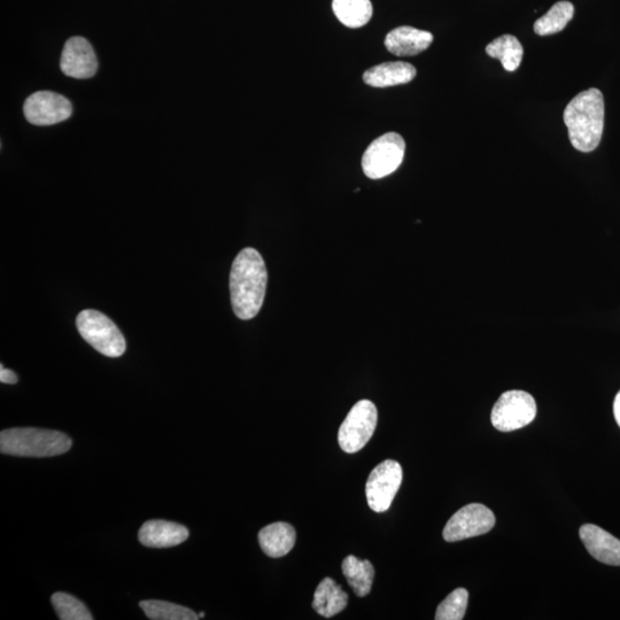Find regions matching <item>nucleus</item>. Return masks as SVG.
Returning a JSON list of instances; mask_svg holds the SVG:
<instances>
[{
  "instance_id": "obj_24",
  "label": "nucleus",
  "mask_w": 620,
  "mask_h": 620,
  "mask_svg": "<svg viewBox=\"0 0 620 620\" xmlns=\"http://www.w3.org/2000/svg\"><path fill=\"white\" fill-rule=\"evenodd\" d=\"M469 593L467 589L457 588L439 604L437 620H461L468 608Z\"/></svg>"
},
{
  "instance_id": "obj_10",
  "label": "nucleus",
  "mask_w": 620,
  "mask_h": 620,
  "mask_svg": "<svg viewBox=\"0 0 620 620\" xmlns=\"http://www.w3.org/2000/svg\"><path fill=\"white\" fill-rule=\"evenodd\" d=\"M72 104L64 96L51 91L34 93L26 100L23 112L35 126H52L71 118Z\"/></svg>"
},
{
  "instance_id": "obj_16",
  "label": "nucleus",
  "mask_w": 620,
  "mask_h": 620,
  "mask_svg": "<svg viewBox=\"0 0 620 620\" xmlns=\"http://www.w3.org/2000/svg\"><path fill=\"white\" fill-rule=\"evenodd\" d=\"M297 533L289 523L277 522L269 524L259 533L261 549L273 558L288 555L296 545Z\"/></svg>"
},
{
  "instance_id": "obj_11",
  "label": "nucleus",
  "mask_w": 620,
  "mask_h": 620,
  "mask_svg": "<svg viewBox=\"0 0 620 620\" xmlns=\"http://www.w3.org/2000/svg\"><path fill=\"white\" fill-rule=\"evenodd\" d=\"M60 67L62 73L73 79H90L98 68L97 57L91 44L82 37H73L65 44Z\"/></svg>"
},
{
  "instance_id": "obj_5",
  "label": "nucleus",
  "mask_w": 620,
  "mask_h": 620,
  "mask_svg": "<svg viewBox=\"0 0 620 620\" xmlns=\"http://www.w3.org/2000/svg\"><path fill=\"white\" fill-rule=\"evenodd\" d=\"M405 139L397 133H387L372 142L362 158L363 173L371 180H381L397 170L405 157Z\"/></svg>"
},
{
  "instance_id": "obj_21",
  "label": "nucleus",
  "mask_w": 620,
  "mask_h": 620,
  "mask_svg": "<svg viewBox=\"0 0 620 620\" xmlns=\"http://www.w3.org/2000/svg\"><path fill=\"white\" fill-rule=\"evenodd\" d=\"M575 14V6L570 2H558L544 17L534 23V33L540 36H548L560 33Z\"/></svg>"
},
{
  "instance_id": "obj_17",
  "label": "nucleus",
  "mask_w": 620,
  "mask_h": 620,
  "mask_svg": "<svg viewBox=\"0 0 620 620\" xmlns=\"http://www.w3.org/2000/svg\"><path fill=\"white\" fill-rule=\"evenodd\" d=\"M347 603L348 595L343 591V588L337 585L335 580L325 578L316 588L312 607L317 614L331 618L345 610Z\"/></svg>"
},
{
  "instance_id": "obj_13",
  "label": "nucleus",
  "mask_w": 620,
  "mask_h": 620,
  "mask_svg": "<svg viewBox=\"0 0 620 620\" xmlns=\"http://www.w3.org/2000/svg\"><path fill=\"white\" fill-rule=\"evenodd\" d=\"M433 35L429 31L403 26L385 37V48L398 57H412L430 48Z\"/></svg>"
},
{
  "instance_id": "obj_3",
  "label": "nucleus",
  "mask_w": 620,
  "mask_h": 620,
  "mask_svg": "<svg viewBox=\"0 0 620 620\" xmlns=\"http://www.w3.org/2000/svg\"><path fill=\"white\" fill-rule=\"evenodd\" d=\"M72 448L67 434L35 428H15L0 433V452L20 457H52Z\"/></svg>"
},
{
  "instance_id": "obj_20",
  "label": "nucleus",
  "mask_w": 620,
  "mask_h": 620,
  "mask_svg": "<svg viewBox=\"0 0 620 620\" xmlns=\"http://www.w3.org/2000/svg\"><path fill=\"white\" fill-rule=\"evenodd\" d=\"M488 56L499 59L507 72H515L521 66L524 50L521 42L513 35H503L487 45Z\"/></svg>"
},
{
  "instance_id": "obj_18",
  "label": "nucleus",
  "mask_w": 620,
  "mask_h": 620,
  "mask_svg": "<svg viewBox=\"0 0 620 620\" xmlns=\"http://www.w3.org/2000/svg\"><path fill=\"white\" fill-rule=\"evenodd\" d=\"M343 573L359 598H364L370 593L374 584L375 569L368 560H359L353 555L347 556L343 562Z\"/></svg>"
},
{
  "instance_id": "obj_19",
  "label": "nucleus",
  "mask_w": 620,
  "mask_h": 620,
  "mask_svg": "<svg viewBox=\"0 0 620 620\" xmlns=\"http://www.w3.org/2000/svg\"><path fill=\"white\" fill-rule=\"evenodd\" d=\"M332 10L338 20L348 28L366 26L374 13L370 0H333Z\"/></svg>"
},
{
  "instance_id": "obj_25",
  "label": "nucleus",
  "mask_w": 620,
  "mask_h": 620,
  "mask_svg": "<svg viewBox=\"0 0 620 620\" xmlns=\"http://www.w3.org/2000/svg\"><path fill=\"white\" fill-rule=\"evenodd\" d=\"M0 382L4 384L14 385L18 383V376L10 369L0 367Z\"/></svg>"
},
{
  "instance_id": "obj_6",
  "label": "nucleus",
  "mask_w": 620,
  "mask_h": 620,
  "mask_svg": "<svg viewBox=\"0 0 620 620\" xmlns=\"http://www.w3.org/2000/svg\"><path fill=\"white\" fill-rule=\"evenodd\" d=\"M377 421L378 412L374 402L361 400L355 403L339 429L338 441L341 449L348 454L360 452L374 436Z\"/></svg>"
},
{
  "instance_id": "obj_12",
  "label": "nucleus",
  "mask_w": 620,
  "mask_h": 620,
  "mask_svg": "<svg viewBox=\"0 0 620 620\" xmlns=\"http://www.w3.org/2000/svg\"><path fill=\"white\" fill-rule=\"evenodd\" d=\"M579 536L595 560L620 567V540L593 524L581 526Z\"/></svg>"
},
{
  "instance_id": "obj_26",
  "label": "nucleus",
  "mask_w": 620,
  "mask_h": 620,
  "mask_svg": "<svg viewBox=\"0 0 620 620\" xmlns=\"http://www.w3.org/2000/svg\"><path fill=\"white\" fill-rule=\"evenodd\" d=\"M614 414H615L616 421L620 428V391L616 395V398L614 401Z\"/></svg>"
},
{
  "instance_id": "obj_23",
  "label": "nucleus",
  "mask_w": 620,
  "mask_h": 620,
  "mask_svg": "<svg viewBox=\"0 0 620 620\" xmlns=\"http://www.w3.org/2000/svg\"><path fill=\"white\" fill-rule=\"evenodd\" d=\"M52 604L61 620H92L93 617L85 604L67 593H56Z\"/></svg>"
},
{
  "instance_id": "obj_15",
  "label": "nucleus",
  "mask_w": 620,
  "mask_h": 620,
  "mask_svg": "<svg viewBox=\"0 0 620 620\" xmlns=\"http://www.w3.org/2000/svg\"><path fill=\"white\" fill-rule=\"evenodd\" d=\"M416 73V68L408 62H385L368 69L363 74V81L370 87L389 88L412 82Z\"/></svg>"
},
{
  "instance_id": "obj_2",
  "label": "nucleus",
  "mask_w": 620,
  "mask_h": 620,
  "mask_svg": "<svg viewBox=\"0 0 620 620\" xmlns=\"http://www.w3.org/2000/svg\"><path fill=\"white\" fill-rule=\"evenodd\" d=\"M564 123L576 150L593 152L601 143L604 128V99L598 89L579 93L564 111Z\"/></svg>"
},
{
  "instance_id": "obj_9",
  "label": "nucleus",
  "mask_w": 620,
  "mask_h": 620,
  "mask_svg": "<svg viewBox=\"0 0 620 620\" xmlns=\"http://www.w3.org/2000/svg\"><path fill=\"white\" fill-rule=\"evenodd\" d=\"M495 525V515L480 503H471L465 506L447 522L444 529V539L447 542L462 541L483 536L490 532Z\"/></svg>"
},
{
  "instance_id": "obj_14",
  "label": "nucleus",
  "mask_w": 620,
  "mask_h": 620,
  "mask_svg": "<svg viewBox=\"0 0 620 620\" xmlns=\"http://www.w3.org/2000/svg\"><path fill=\"white\" fill-rule=\"evenodd\" d=\"M189 534V530L181 524L157 519L143 524L138 539L146 547L169 548L183 544Z\"/></svg>"
},
{
  "instance_id": "obj_27",
  "label": "nucleus",
  "mask_w": 620,
  "mask_h": 620,
  "mask_svg": "<svg viewBox=\"0 0 620 620\" xmlns=\"http://www.w3.org/2000/svg\"><path fill=\"white\" fill-rule=\"evenodd\" d=\"M204 617H205V612H200L199 618H204Z\"/></svg>"
},
{
  "instance_id": "obj_1",
  "label": "nucleus",
  "mask_w": 620,
  "mask_h": 620,
  "mask_svg": "<svg viewBox=\"0 0 620 620\" xmlns=\"http://www.w3.org/2000/svg\"><path fill=\"white\" fill-rule=\"evenodd\" d=\"M268 271L261 254L246 247L232 263L230 273L231 305L240 320L254 319L265 301Z\"/></svg>"
},
{
  "instance_id": "obj_8",
  "label": "nucleus",
  "mask_w": 620,
  "mask_h": 620,
  "mask_svg": "<svg viewBox=\"0 0 620 620\" xmlns=\"http://www.w3.org/2000/svg\"><path fill=\"white\" fill-rule=\"evenodd\" d=\"M402 468L399 462L386 460L371 471L366 485L367 501L375 513H385L400 490Z\"/></svg>"
},
{
  "instance_id": "obj_7",
  "label": "nucleus",
  "mask_w": 620,
  "mask_h": 620,
  "mask_svg": "<svg viewBox=\"0 0 620 620\" xmlns=\"http://www.w3.org/2000/svg\"><path fill=\"white\" fill-rule=\"evenodd\" d=\"M537 415V403L530 393L508 391L496 401L491 421L496 430L511 432L524 428Z\"/></svg>"
},
{
  "instance_id": "obj_22",
  "label": "nucleus",
  "mask_w": 620,
  "mask_h": 620,
  "mask_svg": "<svg viewBox=\"0 0 620 620\" xmlns=\"http://www.w3.org/2000/svg\"><path fill=\"white\" fill-rule=\"evenodd\" d=\"M139 606L152 620H197L199 618L195 611L166 601L147 600L141 602Z\"/></svg>"
},
{
  "instance_id": "obj_4",
  "label": "nucleus",
  "mask_w": 620,
  "mask_h": 620,
  "mask_svg": "<svg viewBox=\"0 0 620 620\" xmlns=\"http://www.w3.org/2000/svg\"><path fill=\"white\" fill-rule=\"evenodd\" d=\"M76 327L82 338L108 358H120L127 350L126 339L115 323L95 309H85L77 316Z\"/></svg>"
}]
</instances>
